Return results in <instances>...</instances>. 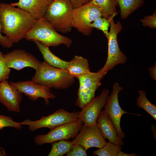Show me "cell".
I'll list each match as a JSON object with an SVG mask.
<instances>
[{
    "instance_id": "obj_7",
    "label": "cell",
    "mask_w": 156,
    "mask_h": 156,
    "mask_svg": "<svg viewBox=\"0 0 156 156\" xmlns=\"http://www.w3.org/2000/svg\"><path fill=\"white\" fill-rule=\"evenodd\" d=\"M102 17L100 10L93 5L88 4L73 8L72 15L71 25L83 35L89 36L93 28L90 25L97 18Z\"/></svg>"
},
{
    "instance_id": "obj_32",
    "label": "cell",
    "mask_w": 156,
    "mask_h": 156,
    "mask_svg": "<svg viewBox=\"0 0 156 156\" xmlns=\"http://www.w3.org/2000/svg\"><path fill=\"white\" fill-rule=\"evenodd\" d=\"M149 76L154 81L156 80V64L148 68Z\"/></svg>"
},
{
    "instance_id": "obj_35",
    "label": "cell",
    "mask_w": 156,
    "mask_h": 156,
    "mask_svg": "<svg viewBox=\"0 0 156 156\" xmlns=\"http://www.w3.org/2000/svg\"><path fill=\"white\" fill-rule=\"evenodd\" d=\"M1 3H0V5H1Z\"/></svg>"
},
{
    "instance_id": "obj_1",
    "label": "cell",
    "mask_w": 156,
    "mask_h": 156,
    "mask_svg": "<svg viewBox=\"0 0 156 156\" xmlns=\"http://www.w3.org/2000/svg\"><path fill=\"white\" fill-rule=\"evenodd\" d=\"M37 20L26 11L10 4L1 3L0 6V22L1 33L13 43L23 38Z\"/></svg>"
},
{
    "instance_id": "obj_16",
    "label": "cell",
    "mask_w": 156,
    "mask_h": 156,
    "mask_svg": "<svg viewBox=\"0 0 156 156\" xmlns=\"http://www.w3.org/2000/svg\"><path fill=\"white\" fill-rule=\"evenodd\" d=\"M96 126L100 130L105 139L120 146L124 145L122 140L117 135L114 126L104 110H101L99 114Z\"/></svg>"
},
{
    "instance_id": "obj_8",
    "label": "cell",
    "mask_w": 156,
    "mask_h": 156,
    "mask_svg": "<svg viewBox=\"0 0 156 156\" xmlns=\"http://www.w3.org/2000/svg\"><path fill=\"white\" fill-rule=\"evenodd\" d=\"M83 124V122L79 120L63 124L50 130L46 134L36 135L34 138V142L37 145L40 146L46 143L52 144L62 140L74 139Z\"/></svg>"
},
{
    "instance_id": "obj_33",
    "label": "cell",
    "mask_w": 156,
    "mask_h": 156,
    "mask_svg": "<svg viewBox=\"0 0 156 156\" xmlns=\"http://www.w3.org/2000/svg\"><path fill=\"white\" fill-rule=\"evenodd\" d=\"M138 156L135 153H133L130 154H128L124 153L121 151H119L118 153L116 156Z\"/></svg>"
},
{
    "instance_id": "obj_19",
    "label": "cell",
    "mask_w": 156,
    "mask_h": 156,
    "mask_svg": "<svg viewBox=\"0 0 156 156\" xmlns=\"http://www.w3.org/2000/svg\"><path fill=\"white\" fill-rule=\"evenodd\" d=\"M66 69L75 77L90 71L88 60L78 55L74 56L69 62Z\"/></svg>"
},
{
    "instance_id": "obj_6",
    "label": "cell",
    "mask_w": 156,
    "mask_h": 156,
    "mask_svg": "<svg viewBox=\"0 0 156 156\" xmlns=\"http://www.w3.org/2000/svg\"><path fill=\"white\" fill-rule=\"evenodd\" d=\"M80 111L68 112L63 108L59 109L47 116H43L38 120L32 121L29 119L24 120L22 125L28 126L31 131L42 128H47L50 130L63 124L79 120Z\"/></svg>"
},
{
    "instance_id": "obj_15",
    "label": "cell",
    "mask_w": 156,
    "mask_h": 156,
    "mask_svg": "<svg viewBox=\"0 0 156 156\" xmlns=\"http://www.w3.org/2000/svg\"><path fill=\"white\" fill-rule=\"evenodd\" d=\"M22 93L7 80L0 83V102L8 111L20 112Z\"/></svg>"
},
{
    "instance_id": "obj_23",
    "label": "cell",
    "mask_w": 156,
    "mask_h": 156,
    "mask_svg": "<svg viewBox=\"0 0 156 156\" xmlns=\"http://www.w3.org/2000/svg\"><path fill=\"white\" fill-rule=\"evenodd\" d=\"M74 144L72 141L60 140L52 143L51 150L48 156H62L67 153Z\"/></svg>"
},
{
    "instance_id": "obj_18",
    "label": "cell",
    "mask_w": 156,
    "mask_h": 156,
    "mask_svg": "<svg viewBox=\"0 0 156 156\" xmlns=\"http://www.w3.org/2000/svg\"><path fill=\"white\" fill-rule=\"evenodd\" d=\"M36 45L42 54L44 61L48 64L55 68L66 69L69 62L64 60L57 57L53 53L49 48L38 41H32Z\"/></svg>"
},
{
    "instance_id": "obj_20",
    "label": "cell",
    "mask_w": 156,
    "mask_h": 156,
    "mask_svg": "<svg viewBox=\"0 0 156 156\" xmlns=\"http://www.w3.org/2000/svg\"><path fill=\"white\" fill-rule=\"evenodd\" d=\"M88 4L97 7L101 11L102 17L107 19L117 14V0H91Z\"/></svg>"
},
{
    "instance_id": "obj_26",
    "label": "cell",
    "mask_w": 156,
    "mask_h": 156,
    "mask_svg": "<svg viewBox=\"0 0 156 156\" xmlns=\"http://www.w3.org/2000/svg\"><path fill=\"white\" fill-rule=\"evenodd\" d=\"M11 127L20 130L22 127L20 122L14 121L11 117L0 115V130L6 127Z\"/></svg>"
},
{
    "instance_id": "obj_9",
    "label": "cell",
    "mask_w": 156,
    "mask_h": 156,
    "mask_svg": "<svg viewBox=\"0 0 156 156\" xmlns=\"http://www.w3.org/2000/svg\"><path fill=\"white\" fill-rule=\"evenodd\" d=\"M79 82L75 105L82 108L95 97L96 91L103 78L98 72L87 73L76 77Z\"/></svg>"
},
{
    "instance_id": "obj_3",
    "label": "cell",
    "mask_w": 156,
    "mask_h": 156,
    "mask_svg": "<svg viewBox=\"0 0 156 156\" xmlns=\"http://www.w3.org/2000/svg\"><path fill=\"white\" fill-rule=\"evenodd\" d=\"M24 38L29 41H38L49 47H57L64 44L70 48L73 42L70 38L57 33L44 17L37 20L35 23L26 34Z\"/></svg>"
},
{
    "instance_id": "obj_2",
    "label": "cell",
    "mask_w": 156,
    "mask_h": 156,
    "mask_svg": "<svg viewBox=\"0 0 156 156\" xmlns=\"http://www.w3.org/2000/svg\"><path fill=\"white\" fill-rule=\"evenodd\" d=\"M75 77L66 69L53 67L45 61L42 63L32 79L40 85L55 90L67 89L73 85Z\"/></svg>"
},
{
    "instance_id": "obj_31",
    "label": "cell",
    "mask_w": 156,
    "mask_h": 156,
    "mask_svg": "<svg viewBox=\"0 0 156 156\" xmlns=\"http://www.w3.org/2000/svg\"><path fill=\"white\" fill-rule=\"evenodd\" d=\"M73 8L88 3L91 0H70Z\"/></svg>"
},
{
    "instance_id": "obj_11",
    "label": "cell",
    "mask_w": 156,
    "mask_h": 156,
    "mask_svg": "<svg viewBox=\"0 0 156 156\" xmlns=\"http://www.w3.org/2000/svg\"><path fill=\"white\" fill-rule=\"evenodd\" d=\"M109 92V89H103L99 95L95 97L81 108L78 118L83 122L84 125H96L97 119L105 104Z\"/></svg>"
},
{
    "instance_id": "obj_27",
    "label": "cell",
    "mask_w": 156,
    "mask_h": 156,
    "mask_svg": "<svg viewBox=\"0 0 156 156\" xmlns=\"http://www.w3.org/2000/svg\"><path fill=\"white\" fill-rule=\"evenodd\" d=\"M3 55L0 51V83L9 79L11 72L4 61Z\"/></svg>"
},
{
    "instance_id": "obj_22",
    "label": "cell",
    "mask_w": 156,
    "mask_h": 156,
    "mask_svg": "<svg viewBox=\"0 0 156 156\" xmlns=\"http://www.w3.org/2000/svg\"><path fill=\"white\" fill-rule=\"evenodd\" d=\"M139 96L136 100L137 106L144 109L147 113L151 116L153 118L156 120V106L152 103L147 99L146 92L142 90L138 91Z\"/></svg>"
},
{
    "instance_id": "obj_4",
    "label": "cell",
    "mask_w": 156,
    "mask_h": 156,
    "mask_svg": "<svg viewBox=\"0 0 156 156\" xmlns=\"http://www.w3.org/2000/svg\"><path fill=\"white\" fill-rule=\"evenodd\" d=\"M73 9L70 0H53L43 17L57 31L69 33L72 28L71 19Z\"/></svg>"
},
{
    "instance_id": "obj_5",
    "label": "cell",
    "mask_w": 156,
    "mask_h": 156,
    "mask_svg": "<svg viewBox=\"0 0 156 156\" xmlns=\"http://www.w3.org/2000/svg\"><path fill=\"white\" fill-rule=\"evenodd\" d=\"M114 16H111L108 19L110 23V29L107 38L108 41L107 57L105 64L97 72L103 77L116 66L124 64L127 61V57L120 50L117 41L118 34L121 31L122 26L119 21L115 23Z\"/></svg>"
},
{
    "instance_id": "obj_25",
    "label": "cell",
    "mask_w": 156,
    "mask_h": 156,
    "mask_svg": "<svg viewBox=\"0 0 156 156\" xmlns=\"http://www.w3.org/2000/svg\"><path fill=\"white\" fill-rule=\"evenodd\" d=\"M110 27L109 21L107 18L102 17H99L92 22L90 27L93 29L95 28L102 31L107 38L109 36L108 28Z\"/></svg>"
},
{
    "instance_id": "obj_10",
    "label": "cell",
    "mask_w": 156,
    "mask_h": 156,
    "mask_svg": "<svg viewBox=\"0 0 156 156\" xmlns=\"http://www.w3.org/2000/svg\"><path fill=\"white\" fill-rule=\"evenodd\" d=\"M123 89V88L120 86L118 82H115L112 86V93L109 95L104 107V111L114 126L117 135L122 140L124 138L125 133L123 132L120 127L121 119L123 114H130L122 109L119 103L118 94Z\"/></svg>"
},
{
    "instance_id": "obj_21",
    "label": "cell",
    "mask_w": 156,
    "mask_h": 156,
    "mask_svg": "<svg viewBox=\"0 0 156 156\" xmlns=\"http://www.w3.org/2000/svg\"><path fill=\"white\" fill-rule=\"evenodd\" d=\"M117 1L120 9V15L123 19L127 18L144 3V0H117Z\"/></svg>"
},
{
    "instance_id": "obj_24",
    "label": "cell",
    "mask_w": 156,
    "mask_h": 156,
    "mask_svg": "<svg viewBox=\"0 0 156 156\" xmlns=\"http://www.w3.org/2000/svg\"><path fill=\"white\" fill-rule=\"evenodd\" d=\"M122 148L121 146L109 141L102 148H99L94 151L93 154L98 156H116L118 152Z\"/></svg>"
},
{
    "instance_id": "obj_17",
    "label": "cell",
    "mask_w": 156,
    "mask_h": 156,
    "mask_svg": "<svg viewBox=\"0 0 156 156\" xmlns=\"http://www.w3.org/2000/svg\"><path fill=\"white\" fill-rule=\"evenodd\" d=\"M53 0H18L11 3L13 6H17L28 12L37 20L43 17L49 4Z\"/></svg>"
},
{
    "instance_id": "obj_30",
    "label": "cell",
    "mask_w": 156,
    "mask_h": 156,
    "mask_svg": "<svg viewBox=\"0 0 156 156\" xmlns=\"http://www.w3.org/2000/svg\"><path fill=\"white\" fill-rule=\"evenodd\" d=\"M1 26L0 22V44L3 47L10 48L13 43L6 36H3L1 34Z\"/></svg>"
},
{
    "instance_id": "obj_29",
    "label": "cell",
    "mask_w": 156,
    "mask_h": 156,
    "mask_svg": "<svg viewBox=\"0 0 156 156\" xmlns=\"http://www.w3.org/2000/svg\"><path fill=\"white\" fill-rule=\"evenodd\" d=\"M142 24L144 26H148L151 28L155 29L156 28V11L152 15L144 16L140 20Z\"/></svg>"
},
{
    "instance_id": "obj_13",
    "label": "cell",
    "mask_w": 156,
    "mask_h": 156,
    "mask_svg": "<svg viewBox=\"0 0 156 156\" xmlns=\"http://www.w3.org/2000/svg\"><path fill=\"white\" fill-rule=\"evenodd\" d=\"M105 139L96 125H83L79 133L72 141L74 144H80L87 150L91 147L102 148L107 142Z\"/></svg>"
},
{
    "instance_id": "obj_34",
    "label": "cell",
    "mask_w": 156,
    "mask_h": 156,
    "mask_svg": "<svg viewBox=\"0 0 156 156\" xmlns=\"http://www.w3.org/2000/svg\"><path fill=\"white\" fill-rule=\"evenodd\" d=\"M7 154L5 150L0 146V156H6Z\"/></svg>"
},
{
    "instance_id": "obj_28",
    "label": "cell",
    "mask_w": 156,
    "mask_h": 156,
    "mask_svg": "<svg viewBox=\"0 0 156 156\" xmlns=\"http://www.w3.org/2000/svg\"><path fill=\"white\" fill-rule=\"evenodd\" d=\"M86 150L82 145L74 144L71 149L66 154V156H87Z\"/></svg>"
},
{
    "instance_id": "obj_14",
    "label": "cell",
    "mask_w": 156,
    "mask_h": 156,
    "mask_svg": "<svg viewBox=\"0 0 156 156\" xmlns=\"http://www.w3.org/2000/svg\"><path fill=\"white\" fill-rule=\"evenodd\" d=\"M9 83L34 101L41 98L44 99L46 104L48 105L49 99H54L56 97L55 95L50 91V88L38 84L32 80Z\"/></svg>"
},
{
    "instance_id": "obj_12",
    "label": "cell",
    "mask_w": 156,
    "mask_h": 156,
    "mask_svg": "<svg viewBox=\"0 0 156 156\" xmlns=\"http://www.w3.org/2000/svg\"><path fill=\"white\" fill-rule=\"evenodd\" d=\"M4 61L9 68L18 71L26 67H30L37 70L42 62L32 54L21 49H14L3 55Z\"/></svg>"
}]
</instances>
